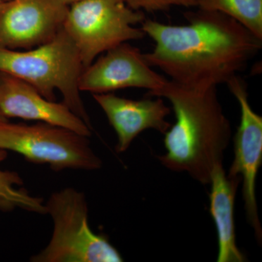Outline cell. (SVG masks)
Wrapping results in <instances>:
<instances>
[{
	"label": "cell",
	"mask_w": 262,
	"mask_h": 262,
	"mask_svg": "<svg viewBox=\"0 0 262 262\" xmlns=\"http://www.w3.org/2000/svg\"><path fill=\"white\" fill-rule=\"evenodd\" d=\"M60 1H61V3H63V4L70 6V5L74 4V3H77V2L81 1V0H60Z\"/></svg>",
	"instance_id": "16"
},
{
	"label": "cell",
	"mask_w": 262,
	"mask_h": 262,
	"mask_svg": "<svg viewBox=\"0 0 262 262\" xmlns=\"http://www.w3.org/2000/svg\"><path fill=\"white\" fill-rule=\"evenodd\" d=\"M166 98L176 122L164 134L166 152L158 157L165 168L184 172L202 184H209L215 165L223 163L232 137L216 87L189 89L168 80L160 91L147 95Z\"/></svg>",
	"instance_id": "2"
},
{
	"label": "cell",
	"mask_w": 262,
	"mask_h": 262,
	"mask_svg": "<svg viewBox=\"0 0 262 262\" xmlns=\"http://www.w3.org/2000/svg\"><path fill=\"white\" fill-rule=\"evenodd\" d=\"M3 2L10 1V0H2Z\"/></svg>",
	"instance_id": "18"
},
{
	"label": "cell",
	"mask_w": 262,
	"mask_h": 262,
	"mask_svg": "<svg viewBox=\"0 0 262 262\" xmlns=\"http://www.w3.org/2000/svg\"><path fill=\"white\" fill-rule=\"evenodd\" d=\"M6 150L0 149V163L6 159ZM20 176L15 172L0 169V210L9 212L20 208L32 213L46 214V204L43 199L31 195L24 188Z\"/></svg>",
	"instance_id": "13"
},
{
	"label": "cell",
	"mask_w": 262,
	"mask_h": 262,
	"mask_svg": "<svg viewBox=\"0 0 262 262\" xmlns=\"http://www.w3.org/2000/svg\"><path fill=\"white\" fill-rule=\"evenodd\" d=\"M8 121V118H7L6 117H5L4 115L2 114L1 112H0V122H5Z\"/></svg>",
	"instance_id": "17"
},
{
	"label": "cell",
	"mask_w": 262,
	"mask_h": 262,
	"mask_svg": "<svg viewBox=\"0 0 262 262\" xmlns=\"http://www.w3.org/2000/svg\"><path fill=\"white\" fill-rule=\"evenodd\" d=\"M0 149L15 151L33 163L48 164L56 171L94 170L102 165L88 136L43 122L33 125L0 122Z\"/></svg>",
	"instance_id": "6"
},
{
	"label": "cell",
	"mask_w": 262,
	"mask_h": 262,
	"mask_svg": "<svg viewBox=\"0 0 262 262\" xmlns=\"http://www.w3.org/2000/svg\"><path fill=\"white\" fill-rule=\"evenodd\" d=\"M132 9L145 12L163 11L174 6L196 7L198 0H125Z\"/></svg>",
	"instance_id": "15"
},
{
	"label": "cell",
	"mask_w": 262,
	"mask_h": 262,
	"mask_svg": "<svg viewBox=\"0 0 262 262\" xmlns=\"http://www.w3.org/2000/svg\"><path fill=\"white\" fill-rule=\"evenodd\" d=\"M226 84L241 108V121L234 138V159L227 175L241 179L248 222L261 243L262 229L256 202V182L262 163V117L251 108L247 84L239 75L234 76Z\"/></svg>",
	"instance_id": "7"
},
{
	"label": "cell",
	"mask_w": 262,
	"mask_h": 262,
	"mask_svg": "<svg viewBox=\"0 0 262 262\" xmlns=\"http://www.w3.org/2000/svg\"><path fill=\"white\" fill-rule=\"evenodd\" d=\"M185 17L184 25L145 19L141 27L155 43L146 61L182 87L226 84L261 49L262 39L223 13L198 9Z\"/></svg>",
	"instance_id": "1"
},
{
	"label": "cell",
	"mask_w": 262,
	"mask_h": 262,
	"mask_svg": "<svg viewBox=\"0 0 262 262\" xmlns=\"http://www.w3.org/2000/svg\"><path fill=\"white\" fill-rule=\"evenodd\" d=\"M196 8L223 13L262 39V0H198Z\"/></svg>",
	"instance_id": "14"
},
{
	"label": "cell",
	"mask_w": 262,
	"mask_h": 262,
	"mask_svg": "<svg viewBox=\"0 0 262 262\" xmlns=\"http://www.w3.org/2000/svg\"><path fill=\"white\" fill-rule=\"evenodd\" d=\"M2 2H3V1H2V0H0V4H1Z\"/></svg>",
	"instance_id": "19"
},
{
	"label": "cell",
	"mask_w": 262,
	"mask_h": 262,
	"mask_svg": "<svg viewBox=\"0 0 262 262\" xmlns=\"http://www.w3.org/2000/svg\"><path fill=\"white\" fill-rule=\"evenodd\" d=\"M241 179L229 177L223 163L217 164L212 170L210 213L215 225L218 236V262H244V253L236 243L234 226V203Z\"/></svg>",
	"instance_id": "12"
},
{
	"label": "cell",
	"mask_w": 262,
	"mask_h": 262,
	"mask_svg": "<svg viewBox=\"0 0 262 262\" xmlns=\"http://www.w3.org/2000/svg\"><path fill=\"white\" fill-rule=\"evenodd\" d=\"M68 5L60 0H10L0 4V47H37L63 28Z\"/></svg>",
	"instance_id": "8"
},
{
	"label": "cell",
	"mask_w": 262,
	"mask_h": 262,
	"mask_svg": "<svg viewBox=\"0 0 262 262\" xmlns=\"http://www.w3.org/2000/svg\"><path fill=\"white\" fill-rule=\"evenodd\" d=\"M83 70L80 53L63 28L49 42L25 51L0 47V72L31 84L50 101L59 91L63 102L92 128L79 89Z\"/></svg>",
	"instance_id": "3"
},
{
	"label": "cell",
	"mask_w": 262,
	"mask_h": 262,
	"mask_svg": "<svg viewBox=\"0 0 262 262\" xmlns=\"http://www.w3.org/2000/svg\"><path fill=\"white\" fill-rule=\"evenodd\" d=\"M149 65L139 48L122 43L108 51L82 72L80 91L106 94L117 90L146 89L147 95L163 89L168 82Z\"/></svg>",
	"instance_id": "9"
},
{
	"label": "cell",
	"mask_w": 262,
	"mask_h": 262,
	"mask_svg": "<svg viewBox=\"0 0 262 262\" xmlns=\"http://www.w3.org/2000/svg\"><path fill=\"white\" fill-rule=\"evenodd\" d=\"M146 19L125 0H81L70 5L63 29L80 53L84 69L95 58L122 44L145 37L136 26Z\"/></svg>",
	"instance_id": "5"
},
{
	"label": "cell",
	"mask_w": 262,
	"mask_h": 262,
	"mask_svg": "<svg viewBox=\"0 0 262 262\" xmlns=\"http://www.w3.org/2000/svg\"><path fill=\"white\" fill-rule=\"evenodd\" d=\"M94 98L116 132L117 152L126 151L144 130L153 129L164 134L171 126L166 120L170 110L163 98L132 100L108 93L94 94Z\"/></svg>",
	"instance_id": "11"
},
{
	"label": "cell",
	"mask_w": 262,
	"mask_h": 262,
	"mask_svg": "<svg viewBox=\"0 0 262 262\" xmlns=\"http://www.w3.org/2000/svg\"><path fill=\"white\" fill-rule=\"evenodd\" d=\"M0 112L8 117L35 120L89 137L91 128L64 103L50 101L24 81L0 72Z\"/></svg>",
	"instance_id": "10"
},
{
	"label": "cell",
	"mask_w": 262,
	"mask_h": 262,
	"mask_svg": "<svg viewBox=\"0 0 262 262\" xmlns=\"http://www.w3.org/2000/svg\"><path fill=\"white\" fill-rule=\"evenodd\" d=\"M53 222L49 244L34 255V262H121V254L106 236L94 233L89 224L83 193L66 188L46 204Z\"/></svg>",
	"instance_id": "4"
}]
</instances>
